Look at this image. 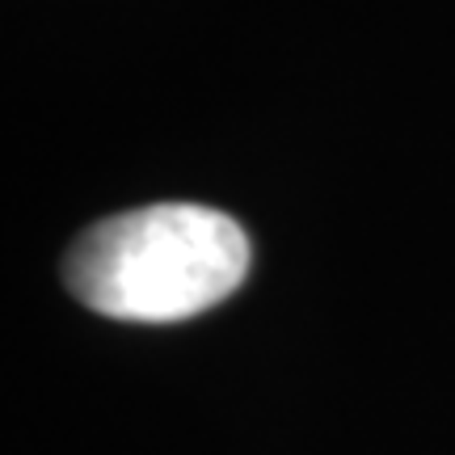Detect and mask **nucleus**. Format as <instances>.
<instances>
[{
    "instance_id": "nucleus-1",
    "label": "nucleus",
    "mask_w": 455,
    "mask_h": 455,
    "mask_svg": "<svg viewBox=\"0 0 455 455\" xmlns=\"http://www.w3.org/2000/svg\"><path fill=\"white\" fill-rule=\"evenodd\" d=\"M249 261V236L232 215L156 203L81 232L64 258V283L101 316L169 325L228 299L244 283Z\"/></svg>"
}]
</instances>
